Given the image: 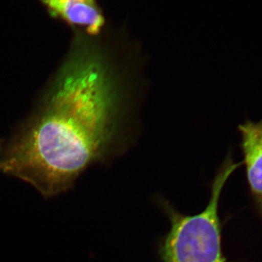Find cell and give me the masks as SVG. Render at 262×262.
I'll return each mask as SVG.
<instances>
[{"label": "cell", "mask_w": 262, "mask_h": 262, "mask_svg": "<svg viewBox=\"0 0 262 262\" xmlns=\"http://www.w3.org/2000/svg\"><path fill=\"white\" fill-rule=\"evenodd\" d=\"M64 62L36 112L0 152V172L46 198L70 190L81 173L134 146L147 82L146 59L126 30L73 29Z\"/></svg>", "instance_id": "cell-1"}, {"label": "cell", "mask_w": 262, "mask_h": 262, "mask_svg": "<svg viewBox=\"0 0 262 262\" xmlns=\"http://www.w3.org/2000/svg\"><path fill=\"white\" fill-rule=\"evenodd\" d=\"M238 167L232 158H226L213 181L211 200L201 213L186 215L169 210L171 226L160 247L164 262H226L222 249L219 201L226 182Z\"/></svg>", "instance_id": "cell-2"}, {"label": "cell", "mask_w": 262, "mask_h": 262, "mask_svg": "<svg viewBox=\"0 0 262 262\" xmlns=\"http://www.w3.org/2000/svg\"><path fill=\"white\" fill-rule=\"evenodd\" d=\"M238 130L248 186L262 213V119L246 120Z\"/></svg>", "instance_id": "cell-3"}, {"label": "cell", "mask_w": 262, "mask_h": 262, "mask_svg": "<svg viewBox=\"0 0 262 262\" xmlns=\"http://www.w3.org/2000/svg\"><path fill=\"white\" fill-rule=\"evenodd\" d=\"M53 18L61 19L72 29L89 30L97 27L102 10L96 0H41Z\"/></svg>", "instance_id": "cell-4"}]
</instances>
